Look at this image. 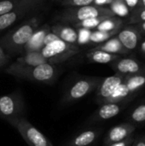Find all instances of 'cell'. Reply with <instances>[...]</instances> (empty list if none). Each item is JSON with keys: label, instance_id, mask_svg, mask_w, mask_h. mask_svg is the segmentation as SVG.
Wrapping results in <instances>:
<instances>
[{"label": "cell", "instance_id": "6da1fadb", "mask_svg": "<svg viewBox=\"0 0 145 146\" xmlns=\"http://www.w3.org/2000/svg\"><path fill=\"white\" fill-rule=\"evenodd\" d=\"M6 73L19 79L46 85L53 84L58 76L56 65L50 63L26 66L15 62L6 68Z\"/></svg>", "mask_w": 145, "mask_h": 146}, {"label": "cell", "instance_id": "7a4b0ae2", "mask_svg": "<svg viewBox=\"0 0 145 146\" xmlns=\"http://www.w3.org/2000/svg\"><path fill=\"white\" fill-rule=\"evenodd\" d=\"M40 25L38 17H32L18 28L0 38V47L7 55L22 54L24 47Z\"/></svg>", "mask_w": 145, "mask_h": 146}, {"label": "cell", "instance_id": "3957f363", "mask_svg": "<svg viewBox=\"0 0 145 146\" xmlns=\"http://www.w3.org/2000/svg\"><path fill=\"white\" fill-rule=\"evenodd\" d=\"M114 15H115L108 6H98L96 4H90L81 7L67 8L61 13L59 19L64 22H68L75 25L89 18Z\"/></svg>", "mask_w": 145, "mask_h": 146}, {"label": "cell", "instance_id": "277c9868", "mask_svg": "<svg viewBox=\"0 0 145 146\" xmlns=\"http://www.w3.org/2000/svg\"><path fill=\"white\" fill-rule=\"evenodd\" d=\"M79 51L80 48L78 44H69L62 39L54 40L40 50L41 54L47 59L48 63L53 65L66 62Z\"/></svg>", "mask_w": 145, "mask_h": 146}, {"label": "cell", "instance_id": "5b68a950", "mask_svg": "<svg viewBox=\"0 0 145 146\" xmlns=\"http://www.w3.org/2000/svg\"><path fill=\"white\" fill-rule=\"evenodd\" d=\"M23 138L28 146H53L49 139L23 116L7 120Z\"/></svg>", "mask_w": 145, "mask_h": 146}, {"label": "cell", "instance_id": "8992f818", "mask_svg": "<svg viewBox=\"0 0 145 146\" xmlns=\"http://www.w3.org/2000/svg\"><path fill=\"white\" fill-rule=\"evenodd\" d=\"M103 79L99 77H83L74 81L65 92L61 103L63 105L79 101L96 90Z\"/></svg>", "mask_w": 145, "mask_h": 146}, {"label": "cell", "instance_id": "52a82bcc", "mask_svg": "<svg viewBox=\"0 0 145 146\" xmlns=\"http://www.w3.org/2000/svg\"><path fill=\"white\" fill-rule=\"evenodd\" d=\"M45 0H27L13 10L0 15V32L7 29L16 21L41 7Z\"/></svg>", "mask_w": 145, "mask_h": 146}, {"label": "cell", "instance_id": "ba28073f", "mask_svg": "<svg viewBox=\"0 0 145 146\" xmlns=\"http://www.w3.org/2000/svg\"><path fill=\"white\" fill-rule=\"evenodd\" d=\"M24 103L19 92H13L0 97V117L9 120L23 116Z\"/></svg>", "mask_w": 145, "mask_h": 146}, {"label": "cell", "instance_id": "9c48e42d", "mask_svg": "<svg viewBox=\"0 0 145 146\" xmlns=\"http://www.w3.org/2000/svg\"><path fill=\"white\" fill-rule=\"evenodd\" d=\"M126 75L116 73L115 75L103 79L97 88V97L99 102L104 104L106 100L113 94L115 89L124 81Z\"/></svg>", "mask_w": 145, "mask_h": 146}, {"label": "cell", "instance_id": "30bf717a", "mask_svg": "<svg viewBox=\"0 0 145 146\" xmlns=\"http://www.w3.org/2000/svg\"><path fill=\"white\" fill-rule=\"evenodd\" d=\"M121 44L129 51L137 50L139 46L143 36L134 25H126L121 27L116 35Z\"/></svg>", "mask_w": 145, "mask_h": 146}, {"label": "cell", "instance_id": "8fae6325", "mask_svg": "<svg viewBox=\"0 0 145 146\" xmlns=\"http://www.w3.org/2000/svg\"><path fill=\"white\" fill-rule=\"evenodd\" d=\"M110 66L116 73L124 75L134 74L145 69L138 60L133 58L120 57L118 60L110 63Z\"/></svg>", "mask_w": 145, "mask_h": 146}, {"label": "cell", "instance_id": "7c38bea8", "mask_svg": "<svg viewBox=\"0 0 145 146\" xmlns=\"http://www.w3.org/2000/svg\"><path fill=\"white\" fill-rule=\"evenodd\" d=\"M50 31V26H49L48 24H44L42 26H39L37 28V30L32 33L27 43L26 44L23 53L31 52V51H39L44 47V36Z\"/></svg>", "mask_w": 145, "mask_h": 146}, {"label": "cell", "instance_id": "4fadbf2b", "mask_svg": "<svg viewBox=\"0 0 145 146\" xmlns=\"http://www.w3.org/2000/svg\"><path fill=\"white\" fill-rule=\"evenodd\" d=\"M50 30L53 33H55L59 39H62L67 43L78 44V31L77 29L63 25V24H56L50 27Z\"/></svg>", "mask_w": 145, "mask_h": 146}, {"label": "cell", "instance_id": "5bb4252c", "mask_svg": "<svg viewBox=\"0 0 145 146\" xmlns=\"http://www.w3.org/2000/svg\"><path fill=\"white\" fill-rule=\"evenodd\" d=\"M85 57L88 60V62L91 63L110 64L113 62L118 60L120 57H121V56L92 48L85 53Z\"/></svg>", "mask_w": 145, "mask_h": 146}, {"label": "cell", "instance_id": "9a60e30c", "mask_svg": "<svg viewBox=\"0 0 145 146\" xmlns=\"http://www.w3.org/2000/svg\"><path fill=\"white\" fill-rule=\"evenodd\" d=\"M121 111V107L117 103H104L96 111L91 118V121H105L117 115Z\"/></svg>", "mask_w": 145, "mask_h": 146}, {"label": "cell", "instance_id": "2e32d148", "mask_svg": "<svg viewBox=\"0 0 145 146\" xmlns=\"http://www.w3.org/2000/svg\"><path fill=\"white\" fill-rule=\"evenodd\" d=\"M99 132L97 129H86L71 139L67 146H91L97 140Z\"/></svg>", "mask_w": 145, "mask_h": 146}, {"label": "cell", "instance_id": "e0dca14e", "mask_svg": "<svg viewBox=\"0 0 145 146\" xmlns=\"http://www.w3.org/2000/svg\"><path fill=\"white\" fill-rule=\"evenodd\" d=\"M93 49L101 50H103V51H106L109 53L117 54V55H121V56L127 55L130 53V51L124 47V45L121 44V42L120 41V39L118 38V37L116 35L110 38L109 39L106 40L103 43L97 44Z\"/></svg>", "mask_w": 145, "mask_h": 146}, {"label": "cell", "instance_id": "ac0fdd59", "mask_svg": "<svg viewBox=\"0 0 145 146\" xmlns=\"http://www.w3.org/2000/svg\"><path fill=\"white\" fill-rule=\"evenodd\" d=\"M15 62L26 65V66H38L44 63H48V61L45 57L43 56L40 50L39 51H31L21 54V56H19Z\"/></svg>", "mask_w": 145, "mask_h": 146}, {"label": "cell", "instance_id": "d6986e66", "mask_svg": "<svg viewBox=\"0 0 145 146\" xmlns=\"http://www.w3.org/2000/svg\"><path fill=\"white\" fill-rule=\"evenodd\" d=\"M124 82L127 86L130 92H133L145 85V69L134 74L126 75Z\"/></svg>", "mask_w": 145, "mask_h": 146}, {"label": "cell", "instance_id": "ffe728a7", "mask_svg": "<svg viewBox=\"0 0 145 146\" xmlns=\"http://www.w3.org/2000/svg\"><path fill=\"white\" fill-rule=\"evenodd\" d=\"M124 26V21L122 18L114 15L106 18L103 22H101L98 27L96 28L97 30L100 31H114V30H120Z\"/></svg>", "mask_w": 145, "mask_h": 146}, {"label": "cell", "instance_id": "44dd1931", "mask_svg": "<svg viewBox=\"0 0 145 146\" xmlns=\"http://www.w3.org/2000/svg\"><path fill=\"white\" fill-rule=\"evenodd\" d=\"M129 134V128L126 126H116L113 127L106 139L107 144H112L115 142L123 141Z\"/></svg>", "mask_w": 145, "mask_h": 146}, {"label": "cell", "instance_id": "7402d4cb", "mask_svg": "<svg viewBox=\"0 0 145 146\" xmlns=\"http://www.w3.org/2000/svg\"><path fill=\"white\" fill-rule=\"evenodd\" d=\"M121 30V29H120ZM120 30H114V31H100L95 29L94 31H91V36H90V42L91 44H101L105 42L106 40L109 39L110 38L117 35Z\"/></svg>", "mask_w": 145, "mask_h": 146}, {"label": "cell", "instance_id": "603a6c76", "mask_svg": "<svg viewBox=\"0 0 145 146\" xmlns=\"http://www.w3.org/2000/svg\"><path fill=\"white\" fill-rule=\"evenodd\" d=\"M130 91L127 87V86L126 85V83L123 81L116 89L115 91L113 92V94L106 100L105 103H117L122 99H124L125 98H126L129 94H130Z\"/></svg>", "mask_w": 145, "mask_h": 146}, {"label": "cell", "instance_id": "cb8c5ba5", "mask_svg": "<svg viewBox=\"0 0 145 146\" xmlns=\"http://www.w3.org/2000/svg\"><path fill=\"white\" fill-rule=\"evenodd\" d=\"M109 7L116 16H119L121 18L127 17L131 13L130 9L125 3L124 0H114L113 3Z\"/></svg>", "mask_w": 145, "mask_h": 146}, {"label": "cell", "instance_id": "d4e9b609", "mask_svg": "<svg viewBox=\"0 0 145 146\" xmlns=\"http://www.w3.org/2000/svg\"><path fill=\"white\" fill-rule=\"evenodd\" d=\"M109 16H97V17H93V18H89L85 21H82L77 24L74 25L76 28H86L90 30H94L96 29L98 25L103 22L106 18Z\"/></svg>", "mask_w": 145, "mask_h": 146}, {"label": "cell", "instance_id": "484cf974", "mask_svg": "<svg viewBox=\"0 0 145 146\" xmlns=\"http://www.w3.org/2000/svg\"><path fill=\"white\" fill-rule=\"evenodd\" d=\"M143 21H145V8L135 9L127 16L126 25H134Z\"/></svg>", "mask_w": 145, "mask_h": 146}, {"label": "cell", "instance_id": "4316f807", "mask_svg": "<svg viewBox=\"0 0 145 146\" xmlns=\"http://www.w3.org/2000/svg\"><path fill=\"white\" fill-rule=\"evenodd\" d=\"M27 0H0V15L17 8Z\"/></svg>", "mask_w": 145, "mask_h": 146}, {"label": "cell", "instance_id": "83f0119b", "mask_svg": "<svg viewBox=\"0 0 145 146\" xmlns=\"http://www.w3.org/2000/svg\"><path fill=\"white\" fill-rule=\"evenodd\" d=\"M58 2L64 7L71 8V7H81L85 5L93 4L94 0H54Z\"/></svg>", "mask_w": 145, "mask_h": 146}, {"label": "cell", "instance_id": "f1b7e54d", "mask_svg": "<svg viewBox=\"0 0 145 146\" xmlns=\"http://www.w3.org/2000/svg\"><path fill=\"white\" fill-rule=\"evenodd\" d=\"M78 31V44H85L90 42V36L92 30L86 28H76Z\"/></svg>", "mask_w": 145, "mask_h": 146}, {"label": "cell", "instance_id": "f546056e", "mask_svg": "<svg viewBox=\"0 0 145 146\" xmlns=\"http://www.w3.org/2000/svg\"><path fill=\"white\" fill-rule=\"evenodd\" d=\"M132 118L133 121H138V122H141V121H145V104L138 106L137 109H135V110L132 112Z\"/></svg>", "mask_w": 145, "mask_h": 146}, {"label": "cell", "instance_id": "4dcf8cb0", "mask_svg": "<svg viewBox=\"0 0 145 146\" xmlns=\"http://www.w3.org/2000/svg\"><path fill=\"white\" fill-rule=\"evenodd\" d=\"M56 39H59V38L51 32V30L44 36V46L48 44L49 43L54 41V40H56Z\"/></svg>", "mask_w": 145, "mask_h": 146}, {"label": "cell", "instance_id": "1f68e13d", "mask_svg": "<svg viewBox=\"0 0 145 146\" xmlns=\"http://www.w3.org/2000/svg\"><path fill=\"white\" fill-rule=\"evenodd\" d=\"M9 62L8 55L4 52V50L0 47V68L5 66Z\"/></svg>", "mask_w": 145, "mask_h": 146}, {"label": "cell", "instance_id": "d6a6232c", "mask_svg": "<svg viewBox=\"0 0 145 146\" xmlns=\"http://www.w3.org/2000/svg\"><path fill=\"white\" fill-rule=\"evenodd\" d=\"M140 0H124L125 3L126 4V6L128 7V9H130V11L133 10L139 3Z\"/></svg>", "mask_w": 145, "mask_h": 146}, {"label": "cell", "instance_id": "836d02e7", "mask_svg": "<svg viewBox=\"0 0 145 146\" xmlns=\"http://www.w3.org/2000/svg\"><path fill=\"white\" fill-rule=\"evenodd\" d=\"M114 0H94L93 4L98 5V6H109Z\"/></svg>", "mask_w": 145, "mask_h": 146}, {"label": "cell", "instance_id": "e575fe53", "mask_svg": "<svg viewBox=\"0 0 145 146\" xmlns=\"http://www.w3.org/2000/svg\"><path fill=\"white\" fill-rule=\"evenodd\" d=\"M134 26L136 27V28L138 30V32L141 33L142 36H145V21L138 23V24H134Z\"/></svg>", "mask_w": 145, "mask_h": 146}, {"label": "cell", "instance_id": "d590c367", "mask_svg": "<svg viewBox=\"0 0 145 146\" xmlns=\"http://www.w3.org/2000/svg\"><path fill=\"white\" fill-rule=\"evenodd\" d=\"M138 48H139V50H140L142 53L145 54V38H144V39H142V40H141V42H140V44H139Z\"/></svg>", "mask_w": 145, "mask_h": 146}, {"label": "cell", "instance_id": "8d00e7d4", "mask_svg": "<svg viewBox=\"0 0 145 146\" xmlns=\"http://www.w3.org/2000/svg\"><path fill=\"white\" fill-rule=\"evenodd\" d=\"M109 146H126V144L124 141H120V142H115V143L109 144Z\"/></svg>", "mask_w": 145, "mask_h": 146}, {"label": "cell", "instance_id": "74e56055", "mask_svg": "<svg viewBox=\"0 0 145 146\" xmlns=\"http://www.w3.org/2000/svg\"><path fill=\"white\" fill-rule=\"evenodd\" d=\"M141 8H145V0H140L138 5L135 9H141Z\"/></svg>", "mask_w": 145, "mask_h": 146}, {"label": "cell", "instance_id": "f35d334b", "mask_svg": "<svg viewBox=\"0 0 145 146\" xmlns=\"http://www.w3.org/2000/svg\"><path fill=\"white\" fill-rule=\"evenodd\" d=\"M137 146H145V143L144 142H143V141H141V142H139V143L137 145Z\"/></svg>", "mask_w": 145, "mask_h": 146}]
</instances>
